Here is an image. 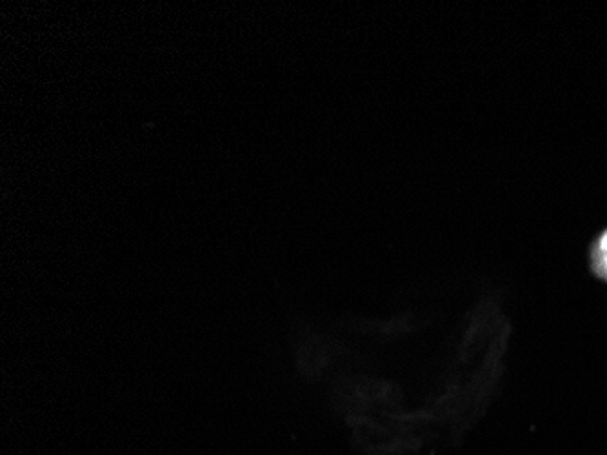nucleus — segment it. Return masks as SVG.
Listing matches in <instances>:
<instances>
[{
	"label": "nucleus",
	"mask_w": 607,
	"mask_h": 455,
	"mask_svg": "<svg viewBox=\"0 0 607 455\" xmlns=\"http://www.w3.org/2000/svg\"><path fill=\"white\" fill-rule=\"evenodd\" d=\"M591 266L595 273L607 281V230L598 235L591 248Z\"/></svg>",
	"instance_id": "f257e3e1"
}]
</instances>
